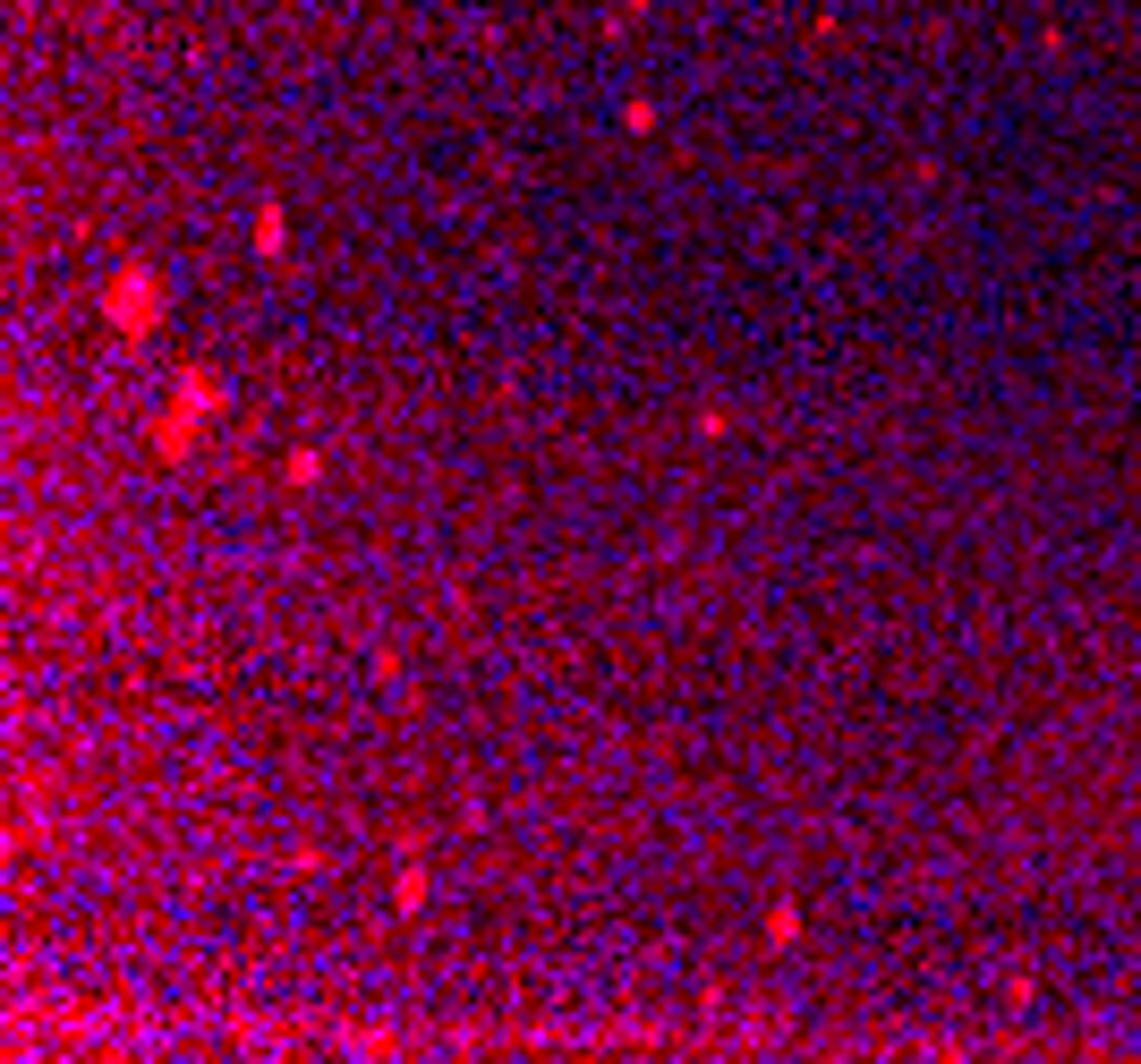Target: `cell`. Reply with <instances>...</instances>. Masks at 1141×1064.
<instances>
[{
	"label": "cell",
	"instance_id": "3957f363",
	"mask_svg": "<svg viewBox=\"0 0 1141 1064\" xmlns=\"http://www.w3.org/2000/svg\"><path fill=\"white\" fill-rule=\"evenodd\" d=\"M179 401H188V409H222V375H205V366H179Z\"/></svg>",
	"mask_w": 1141,
	"mask_h": 1064
},
{
	"label": "cell",
	"instance_id": "277c9868",
	"mask_svg": "<svg viewBox=\"0 0 1141 1064\" xmlns=\"http://www.w3.org/2000/svg\"><path fill=\"white\" fill-rule=\"evenodd\" d=\"M256 248H264V256H282V248H290V230H282V205H273V196L256 205Z\"/></svg>",
	"mask_w": 1141,
	"mask_h": 1064
},
{
	"label": "cell",
	"instance_id": "6da1fadb",
	"mask_svg": "<svg viewBox=\"0 0 1141 1064\" xmlns=\"http://www.w3.org/2000/svg\"><path fill=\"white\" fill-rule=\"evenodd\" d=\"M102 316L120 323V332H154V323H163V282L129 264V273L111 282V298H102Z\"/></svg>",
	"mask_w": 1141,
	"mask_h": 1064
},
{
	"label": "cell",
	"instance_id": "52a82bcc",
	"mask_svg": "<svg viewBox=\"0 0 1141 1064\" xmlns=\"http://www.w3.org/2000/svg\"><path fill=\"white\" fill-rule=\"evenodd\" d=\"M325 478V452H290V485H316Z\"/></svg>",
	"mask_w": 1141,
	"mask_h": 1064
},
{
	"label": "cell",
	"instance_id": "5b68a950",
	"mask_svg": "<svg viewBox=\"0 0 1141 1064\" xmlns=\"http://www.w3.org/2000/svg\"><path fill=\"white\" fill-rule=\"evenodd\" d=\"M792 936H801V903H776L767 911V945H792Z\"/></svg>",
	"mask_w": 1141,
	"mask_h": 1064
},
{
	"label": "cell",
	"instance_id": "8992f818",
	"mask_svg": "<svg viewBox=\"0 0 1141 1064\" xmlns=\"http://www.w3.org/2000/svg\"><path fill=\"white\" fill-rule=\"evenodd\" d=\"M392 903H401V911H418V903H426V869H418V860L401 869V886H392Z\"/></svg>",
	"mask_w": 1141,
	"mask_h": 1064
},
{
	"label": "cell",
	"instance_id": "7a4b0ae2",
	"mask_svg": "<svg viewBox=\"0 0 1141 1064\" xmlns=\"http://www.w3.org/2000/svg\"><path fill=\"white\" fill-rule=\"evenodd\" d=\"M196 418H205V409H188V401H179V409H171V418L154 426V452H163V460H188V443H196Z\"/></svg>",
	"mask_w": 1141,
	"mask_h": 1064
}]
</instances>
